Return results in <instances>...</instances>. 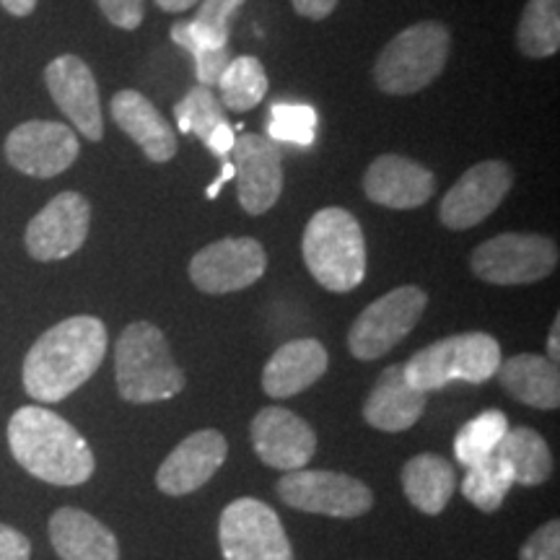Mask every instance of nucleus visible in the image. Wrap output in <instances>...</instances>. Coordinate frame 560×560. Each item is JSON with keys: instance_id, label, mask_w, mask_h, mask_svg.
<instances>
[{"instance_id": "obj_22", "label": "nucleus", "mask_w": 560, "mask_h": 560, "mask_svg": "<svg viewBox=\"0 0 560 560\" xmlns=\"http://www.w3.org/2000/svg\"><path fill=\"white\" fill-rule=\"evenodd\" d=\"M109 109L117 128L136 140L140 151L153 164H164V161L174 159V153H177V136H174L172 125L164 120V115L156 109V104L145 100L140 91L125 89L120 94H115Z\"/></svg>"}, {"instance_id": "obj_21", "label": "nucleus", "mask_w": 560, "mask_h": 560, "mask_svg": "<svg viewBox=\"0 0 560 560\" xmlns=\"http://www.w3.org/2000/svg\"><path fill=\"white\" fill-rule=\"evenodd\" d=\"M327 350L319 340L301 338L280 346L262 371L265 395L283 400V397L301 395L317 384L327 371Z\"/></svg>"}, {"instance_id": "obj_37", "label": "nucleus", "mask_w": 560, "mask_h": 560, "mask_svg": "<svg viewBox=\"0 0 560 560\" xmlns=\"http://www.w3.org/2000/svg\"><path fill=\"white\" fill-rule=\"evenodd\" d=\"M32 542L19 529L0 524V560H30Z\"/></svg>"}, {"instance_id": "obj_39", "label": "nucleus", "mask_w": 560, "mask_h": 560, "mask_svg": "<svg viewBox=\"0 0 560 560\" xmlns=\"http://www.w3.org/2000/svg\"><path fill=\"white\" fill-rule=\"evenodd\" d=\"M291 3H293V9H296V13H301L304 19L322 21L335 11L338 0H291Z\"/></svg>"}, {"instance_id": "obj_36", "label": "nucleus", "mask_w": 560, "mask_h": 560, "mask_svg": "<svg viewBox=\"0 0 560 560\" xmlns=\"http://www.w3.org/2000/svg\"><path fill=\"white\" fill-rule=\"evenodd\" d=\"M96 5H100L104 19L117 30L132 32L143 24L145 0H96Z\"/></svg>"}, {"instance_id": "obj_2", "label": "nucleus", "mask_w": 560, "mask_h": 560, "mask_svg": "<svg viewBox=\"0 0 560 560\" xmlns=\"http://www.w3.org/2000/svg\"><path fill=\"white\" fill-rule=\"evenodd\" d=\"M13 459L34 478L52 486H81L94 475V452L66 418L52 410L26 405L9 420Z\"/></svg>"}, {"instance_id": "obj_41", "label": "nucleus", "mask_w": 560, "mask_h": 560, "mask_svg": "<svg viewBox=\"0 0 560 560\" xmlns=\"http://www.w3.org/2000/svg\"><path fill=\"white\" fill-rule=\"evenodd\" d=\"M0 5H3L11 16L24 19V16H30L34 9H37V0H0Z\"/></svg>"}, {"instance_id": "obj_5", "label": "nucleus", "mask_w": 560, "mask_h": 560, "mask_svg": "<svg viewBox=\"0 0 560 560\" xmlns=\"http://www.w3.org/2000/svg\"><path fill=\"white\" fill-rule=\"evenodd\" d=\"M499 340L486 332H465L431 342L405 363V376L423 395L452 382L482 384L501 366Z\"/></svg>"}, {"instance_id": "obj_1", "label": "nucleus", "mask_w": 560, "mask_h": 560, "mask_svg": "<svg viewBox=\"0 0 560 560\" xmlns=\"http://www.w3.org/2000/svg\"><path fill=\"white\" fill-rule=\"evenodd\" d=\"M107 355V327L79 314L39 335L24 359V389L39 402H60L83 387Z\"/></svg>"}, {"instance_id": "obj_31", "label": "nucleus", "mask_w": 560, "mask_h": 560, "mask_svg": "<svg viewBox=\"0 0 560 560\" xmlns=\"http://www.w3.org/2000/svg\"><path fill=\"white\" fill-rule=\"evenodd\" d=\"M244 5V0H200L198 16L185 21V30L200 45L213 47V50H226L231 19Z\"/></svg>"}, {"instance_id": "obj_8", "label": "nucleus", "mask_w": 560, "mask_h": 560, "mask_svg": "<svg viewBox=\"0 0 560 560\" xmlns=\"http://www.w3.org/2000/svg\"><path fill=\"white\" fill-rule=\"evenodd\" d=\"M556 268V242L540 234H499L472 252V272L493 285L537 283Z\"/></svg>"}, {"instance_id": "obj_23", "label": "nucleus", "mask_w": 560, "mask_h": 560, "mask_svg": "<svg viewBox=\"0 0 560 560\" xmlns=\"http://www.w3.org/2000/svg\"><path fill=\"white\" fill-rule=\"evenodd\" d=\"M50 540L62 560H120V545L112 529L73 506L55 511Z\"/></svg>"}, {"instance_id": "obj_15", "label": "nucleus", "mask_w": 560, "mask_h": 560, "mask_svg": "<svg viewBox=\"0 0 560 560\" xmlns=\"http://www.w3.org/2000/svg\"><path fill=\"white\" fill-rule=\"evenodd\" d=\"M234 179L236 198L249 215H262L276 206L283 192V156L272 140L262 136L236 138L234 149Z\"/></svg>"}, {"instance_id": "obj_40", "label": "nucleus", "mask_w": 560, "mask_h": 560, "mask_svg": "<svg viewBox=\"0 0 560 560\" xmlns=\"http://www.w3.org/2000/svg\"><path fill=\"white\" fill-rule=\"evenodd\" d=\"M229 179H234V164H231V159H223V172L213 182H210V187L206 190V198L208 200L219 198L221 190H223V185H226Z\"/></svg>"}, {"instance_id": "obj_17", "label": "nucleus", "mask_w": 560, "mask_h": 560, "mask_svg": "<svg viewBox=\"0 0 560 560\" xmlns=\"http://www.w3.org/2000/svg\"><path fill=\"white\" fill-rule=\"evenodd\" d=\"M45 83L58 109L89 140L104 138L100 89L91 68L75 55H60L45 68Z\"/></svg>"}, {"instance_id": "obj_7", "label": "nucleus", "mask_w": 560, "mask_h": 560, "mask_svg": "<svg viewBox=\"0 0 560 560\" xmlns=\"http://www.w3.org/2000/svg\"><path fill=\"white\" fill-rule=\"evenodd\" d=\"M429 296L418 285H400L384 293L359 314L348 332V348L359 361H376L412 332L423 317Z\"/></svg>"}, {"instance_id": "obj_27", "label": "nucleus", "mask_w": 560, "mask_h": 560, "mask_svg": "<svg viewBox=\"0 0 560 560\" xmlns=\"http://www.w3.org/2000/svg\"><path fill=\"white\" fill-rule=\"evenodd\" d=\"M516 42L527 58L556 55L560 50V0H529L516 30Z\"/></svg>"}, {"instance_id": "obj_42", "label": "nucleus", "mask_w": 560, "mask_h": 560, "mask_svg": "<svg viewBox=\"0 0 560 560\" xmlns=\"http://www.w3.org/2000/svg\"><path fill=\"white\" fill-rule=\"evenodd\" d=\"M200 0H156V5L161 11L166 13H182L187 9H192V5H198Z\"/></svg>"}, {"instance_id": "obj_38", "label": "nucleus", "mask_w": 560, "mask_h": 560, "mask_svg": "<svg viewBox=\"0 0 560 560\" xmlns=\"http://www.w3.org/2000/svg\"><path fill=\"white\" fill-rule=\"evenodd\" d=\"M234 143H236V130L231 128L229 122L219 125V128L210 132L208 140H206L208 149L221 159H229V153H231V149H234Z\"/></svg>"}, {"instance_id": "obj_25", "label": "nucleus", "mask_w": 560, "mask_h": 560, "mask_svg": "<svg viewBox=\"0 0 560 560\" xmlns=\"http://www.w3.org/2000/svg\"><path fill=\"white\" fill-rule=\"evenodd\" d=\"M402 490L418 511L436 516L457 490V472L439 454H418L402 467Z\"/></svg>"}, {"instance_id": "obj_4", "label": "nucleus", "mask_w": 560, "mask_h": 560, "mask_svg": "<svg viewBox=\"0 0 560 560\" xmlns=\"http://www.w3.org/2000/svg\"><path fill=\"white\" fill-rule=\"evenodd\" d=\"M115 376L122 400L151 405L185 389V371L172 359L164 332L151 322H132L115 348Z\"/></svg>"}, {"instance_id": "obj_30", "label": "nucleus", "mask_w": 560, "mask_h": 560, "mask_svg": "<svg viewBox=\"0 0 560 560\" xmlns=\"http://www.w3.org/2000/svg\"><path fill=\"white\" fill-rule=\"evenodd\" d=\"M509 431V418L501 410H486L462 425L454 436V457L462 467H472L499 450Z\"/></svg>"}, {"instance_id": "obj_20", "label": "nucleus", "mask_w": 560, "mask_h": 560, "mask_svg": "<svg viewBox=\"0 0 560 560\" xmlns=\"http://www.w3.org/2000/svg\"><path fill=\"white\" fill-rule=\"evenodd\" d=\"M425 410V395L405 376L402 363L384 369L363 402V418L384 433H402L418 423Z\"/></svg>"}, {"instance_id": "obj_33", "label": "nucleus", "mask_w": 560, "mask_h": 560, "mask_svg": "<svg viewBox=\"0 0 560 560\" xmlns=\"http://www.w3.org/2000/svg\"><path fill=\"white\" fill-rule=\"evenodd\" d=\"M174 117H177L179 132H185V136L187 132H195L202 143H206L210 132L219 128V125L229 122L221 109V102L215 100V94L208 86H195L190 94L174 107Z\"/></svg>"}, {"instance_id": "obj_13", "label": "nucleus", "mask_w": 560, "mask_h": 560, "mask_svg": "<svg viewBox=\"0 0 560 560\" xmlns=\"http://www.w3.org/2000/svg\"><path fill=\"white\" fill-rule=\"evenodd\" d=\"M91 226V206L81 192H60L26 226V252L39 262L66 260L83 247Z\"/></svg>"}, {"instance_id": "obj_11", "label": "nucleus", "mask_w": 560, "mask_h": 560, "mask_svg": "<svg viewBox=\"0 0 560 560\" xmlns=\"http://www.w3.org/2000/svg\"><path fill=\"white\" fill-rule=\"evenodd\" d=\"M268 255L262 244L249 236L221 240L202 247L190 260V280L202 293H234L249 289L265 276Z\"/></svg>"}, {"instance_id": "obj_28", "label": "nucleus", "mask_w": 560, "mask_h": 560, "mask_svg": "<svg viewBox=\"0 0 560 560\" xmlns=\"http://www.w3.org/2000/svg\"><path fill=\"white\" fill-rule=\"evenodd\" d=\"M223 107L231 112H249L268 94V73L257 58H234L223 68L219 79Z\"/></svg>"}, {"instance_id": "obj_6", "label": "nucleus", "mask_w": 560, "mask_h": 560, "mask_svg": "<svg viewBox=\"0 0 560 560\" xmlns=\"http://www.w3.org/2000/svg\"><path fill=\"white\" fill-rule=\"evenodd\" d=\"M450 30L439 21H420L397 34L374 66V79L384 94H416L431 86L450 58Z\"/></svg>"}, {"instance_id": "obj_35", "label": "nucleus", "mask_w": 560, "mask_h": 560, "mask_svg": "<svg viewBox=\"0 0 560 560\" xmlns=\"http://www.w3.org/2000/svg\"><path fill=\"white\" fill-rule=\"evenodd\" d=\"M520 560H560V522L542 524L527 542L522 545Z\"/></svg>"}, {"instance_id": "obj_32", "label": "nucleus", "mask_w": 560, "mask_h": 560, "mask_svg": "<svg viewBox=\"0 0 560 560\" xmlns=\"http://www.w3.org/2000/svg\"><path fill=\"white\" fill-rule=\"evenodd\" d=\"M317 109L310 104H285L278 102L270 109L268 136L276 143H291V145H312L317 138Z\"/></svg>"}, {"instance_id": "obj_19", "label": "nucleus", "mask_w": 560, "mask_h": 560, "mask_svg": "<svg viewBox=\"0 0 560 560\" xmlns=\"http://www.w3.org/2000/svg\"><path fill=\"white\" fill-rule=\"evenodd\" d=\"M363 192L376 206L412 210L431 200V195L436 192V177L418 161L397 156V153H384L371 161L366 177H363Z\"/></svg>"}, {"instance_id": "obj_43", "label": "nucleus", "mask_w": 560, "mask_h": 560, "mask_svg": "<svg viewBox=\"0 0 560 560\" xmlns=\"http://www.w3.org/2000/svg\"><path fill=\"white\" fill-rule=\"evenodd\" d=\"M558 340H560V317L552 319V327H550V335H548V353H550L552 363H558V359H560Z\"/></svg>"}, {"instance_id": "obj_16", "label": "nucleus", "mask_w": 560, "mask_h": 560, "mask_svg": "<svg viewBox=\"0 0 560 560\" xmlns=\"http://www.w3.org/2000/svg\"><path fill=\"white\" fill-rule=\"evenodd\" d=\"M252 446L257 457L276 470H304L317 452V433L296 412L262 408L252 420Z\"/></svg>"}, {"instance_id": "obj_14", "label": "nucleus", "mask_w": 560, "mask_h": 560, "mask_svg": "<svg viewBox=\"0 0 560 560\" xmlns=\"http://www.w3.org/2000/svg\"><path fill=\"white\" fill-rule=\"evenodd\" d=\"M511 185L514 172L503 161H480L454 182L439 206V219L446 229L465 231L478 226L501 206Z\"/></svg>"}, {"instance_id": "obj_9", "label": "nucleus", "mask_w": 560, "mask_h": 560, "mask_svg": "<svg viewBox=\"0 0 560 560\" xmlns=\"http://www.w3.org/2000/svg\"><path fill=\"white\" fill-rule=\"evenodd\" d=\"M278 495L285 506L306 514L355 520L374 506V493L361 480L330 470H293L278 480Z\"/></svg>"}, {"instance_id": "obj_34", "label": "nucleus", "mask_w": 560, "mask_h": 560, "mask_svg": "<svg viewBox=\"0 0 560 560\" xmlns=\"http://www.w3.org/2000/svg\"><path fill=\"white\" fill-rule=\"evenodd\" d=\"M172 39L174 45L185 47L187 52L195 58V73H198V81L200 86H215L221 79L223 68L229 66V47L226 50H213V47H206L200 45L198 39H192L190 34L185 30V21H179V24L172 26Z\"/></svg>"}, {"instance_id": "obj_26", "label": "nucleus", "mask_w": 560, "mask_h": 560, "mask_svg": "<svg viewBox=\"0 0 560 560\" xmlns=\"http://www.w3.org/2000/svg\"><path fill=\"white\" fill-rule=\"evenodd\" d=\"M509 465L514 482L524 488L542 486L552 472L550 446L535 429L520 425V429H509L506 436L501 439L499 450H495Z\"/></svg>"}, {"instance_id": "obj_3", "label": "nucleus", "mask_w": 560, "mask_h": 560, "mask_svg": "<svg viewBox=\"0 0 560 560\" xmlns=\"http://www.w3.org/2000/svg\"><path fill=\"white\" fill-rule=\"evenodd\" d=\"M301 255L314 280L332 293L355 291L366 278V240L346 208H322L306 223Z\"/></svg>"}, {"instance_id": "obj_12", "label": "nucleus", "mask_w": 560, "mask_h": 560, "mask_svg": "<svg viewBox=\"0 0 560 560\" xmlns=\"http://www.w3.org/2000/svg\"><path fill=\"white\" fill-rule=\"evenodd\" d=\"M81 143L62 122L30 120L13 128L5 138V159L26 177L50 179L70 170L79 159Z\"/></svg>"}, {"instance_id": "obj_18", "label": "nucleus", "mask_w": 560, "mask_h": 560, "mask_svg": "<svg viewBox=\"0 0 560 560\" xmlns=\"http://www.w3.org/2000/svg\"><path fill=\"white\" fill-rule=\"evenodd\" d=\"M226 454L229 444L223 433L213 429L190 433L182 444H177V450L170 457L161 462L156 486L161 493L174 495V499L190 495L221 470Z\"/></svg>"}, {"instance_id": "obj_24", "label": "nucleus", "mask_w": 560, "mask_h": 560, "mask_svg": "<svg viewBox=\"0 0 560 560\" xmlns=\"http://www.w3.org/2000/svg\"><path fill=\"white\" fill-rule=\"evenodd\" d=\"M495 376L514 400L537 410H556L560 405L558 363L537 353H520L501 361Z\"/></svg>"}, {"instance_id": "obj_29", "label": "nucleus", "mask_w": 560, "mask_h": 560, "mask_svg": "<svg viewBox=\"0 0 560 560\" xmlns=\"http://www.w3.org/2000/svg\"><path fill=\"white\" fill-rule=\"evenodd\" d=\"M511 486H514V475H511L501 454L493 452L490 457L478 462V465L467 467L465 480H462V493H465V499L475 509L493 514V511L501 509Z\"/></svg>"}, {"instance_id": "obj_10", "label": "nucleus", "mask_w": 560, "mask_h": 560, "mask_svg": "<svg viewBox=\"0 0 560 560\" xmlns=\"http://www.w3.org/2000/svg\"><path fill=\"white\" fill-rule=\"evenodd\" d=\"M219 542L226 560H293L278 514L257 499H236L223 509Z\"/></svg>"}]
</instances>
